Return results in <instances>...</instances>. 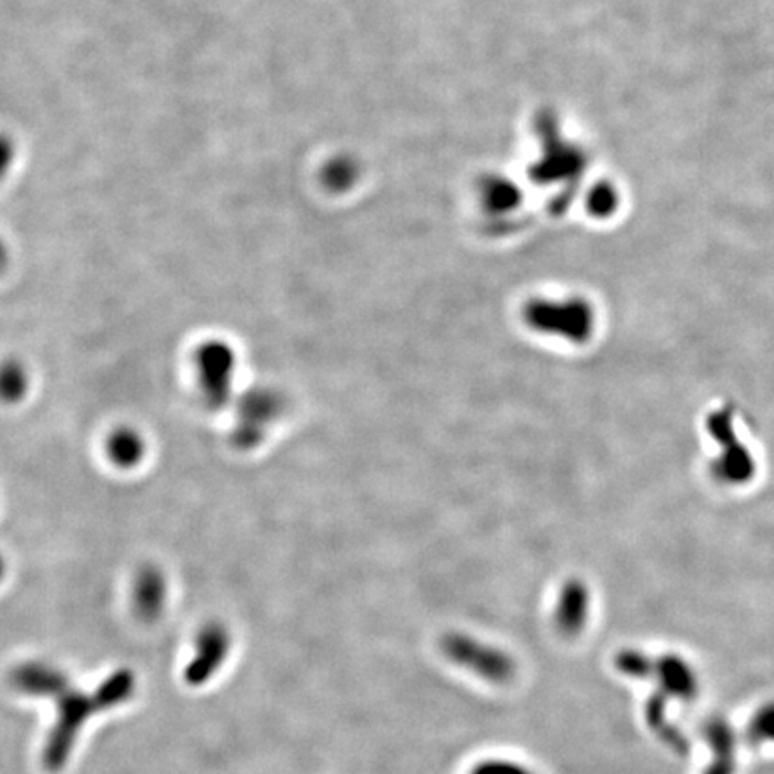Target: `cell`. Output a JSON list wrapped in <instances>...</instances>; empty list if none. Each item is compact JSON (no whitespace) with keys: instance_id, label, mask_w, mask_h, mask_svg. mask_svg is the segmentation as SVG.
<instances>
[{"instance_id":"4","label":"cell","mask_w":774,"mask_h":774,"mask_svg":"<svg viewBox=\"0 0 774 774\" xmlns=\"http://www.w3.org/2000/svg\"><path fill=\"white\" fill-rule=\"evenodd\" d=\"M708 433L721 443V454L713 459V476L732 486L748 485L756 474V462L750 448L736 442L733 416L728 413L713 414L708 422Z\"/></svg>"},{"instance_id":"1","label":"cell","mask_w":774,"mask_h":774,"mask_svg":"<svg viewBox=\"0 0 774 774\" xmlns=\"http://www.w3.org/2000/svg\"><path fill=\"white\" fill-rule=\"evenodd\" d=\"M523 321L531 330L551 338L584 344L595 332V310L589 299L534 298L523 307Z\"/></svg>"},{"instance_id":"2","label":"cell","mask_w":774,"mask_h":774,"mask_svg":"<svg viewBox=\"0 0 774 774\" xmlns=\"http://www.w3.org/2000/svg\"><path fill=\"white\" fill-rule=\"evenodd\" d=\"M195 371L203 402L212 411H221L232 400L237 357L229 342L206 341L195 352Z\"/></svg>"},{"instance_id":"11","label":"cell","mask_w":774,"mask_h":774,"mask_svg":"<svg viewBox=\"0 0 774 774\" xmlns=\"http://www.w3.org/2000/svg\"><path fill=\"white\" fill-rule=\"evenodd\" d=\"M29 391V375L19 361L0 364V402L19 404Z\"/></svg>"},{"instance_id":"5","label":"cell","mask_w":774,"mask_h":774,"mask_svg":"<svg viewBox=\"0 0 774 774\" xmlns=\"http://www.w3.org/2000/svg\"><path fill=\"white\" fill-rule=\"evenodd\" d=\"M653 675H656L660 681L661 690L669 696L683 699V701H692L699 693V679L696 676V670L681 656H661L658 661H655Z\"/></svg>"},{"instance_id":"17","label":"cell","mask_w":774,"mask_h":774,"mask_svg":"<svg viewBox=\"0 0 774 774\" xmlns=\"http://www.w3.org/2000/svg\"><path fill=\"white\" fill-rule=\"evenodd\" d=\"M2 574H4V561L0 558V580H2Z\"/></svg>"},{"instance_id":"8","label":"cell","mask_w":774,"mask_h":774,"mask_svg":"<svg viewBox=\"0 0 774 774\" xmlns=\"http://www.w3.org/2000/svg\"><path fill=\"white\" fill-rule=\"evenodd\" d=\"M163 598H166V580L162 572L155 566H146L138 574L137 584H135L138 612L142 613L144 617L157 615L163 606Z\"/></svg>"},{"instance_id":"10","label":"cell","mask_w":774,"mask_h":774,"mask_svg":"<svg viewBox=\"0 0 774 774\" xmlns=\"http://www.w3.org/2000/svg\"><path fill=\"white\" fill-rule=\"evenodd\" d=\"M647 722L661 736V741L666 742L667 746L672 748L678 753H687L690 750L689 741L685 739L683 733H679L675 727H670L667 722L664 696H655V698L649 699Z\"/></svg>"},{"instance_id":"12","label":"cell","mask_w":774,"mask_h":774,"mask_svg":"<svg viewBox=\"0 0 774 774\" xmlns=\"http://www.w3.org/2000/svg\"><path fill=\"white\" fill-rule=\"evenodd\" d=\"M584 609H586V590L577 581L566 584L563 597H561V624L566 629L580 626L583 623Z\"/></svg>"},{"instance_id":"15","label":"cell","mask_w":774,"mask_h":774,"mask_svg":"<svg viewBox=\"0 0 774 774\" xmlns=\"http://www.w3.org/2000/svg\"><path fill=\"white\" fill-rule=\"evenodd\" d=\"M503 770H506V765H502V771ZM479 774H528V773H522V771L518 770V767H517V770H515V767H509L508 773H506V771H503V773H500V767H499V770L495 771V770H491V767H488V765H486L485 771H483V773H479Z\"/></svg>"},{"instance_id":"14","label":"cell","mask_w":774,"mask_h":774,"mask_svg":"<svg viewBox=\"0 0 774 774\" xmlns=\"http://www.w3.org/2000/svg\"><path fill=\"white\" fill-rule=\"evenodd\" d=\"M618 667L627 676H637V678H647L655 672V661L637 651H627L618 656Z\"/></svg>"},{"instance_id":"9","label":"cell","mask_w":774,"mask_h":774,"mask_svg":"<svg viewBox=\"0 0 774 774\" xmlns=\"http://www.w3.org/2000/svg\"><path fill=\"white\" fill-rule=\"evenodd\" d=\"M201 653L195 658L194 666L189 669V678L203 681L209 678L210 670L218 667L226 653V637L221 629H206L200 642Z\"/></svg>"},{"instance_id":"7","label":"cell","mask_w":774,"mask_h":774,"mask_svg":"<svg viewBox=\"0 0 774 774\" xmlns=\"http://www.w3.org/2000/svg\"><path fill=\"white\" fill-rule=\"evenodd\" d=\"M109 459L120 468H135L146 456L144 437L131 427L115 428L106 443Z\"/></svg>"},{"instance_id":"16","label":"cell","mask_w":774,"mask_h":774,"mask_svg":"<svg viewBox=\"0 0 774 774\" xmlns=\"http://www.w3.org/2000/svg\"><path fill=\"white\" fill-rule=\"evenodd\" d=\"M4 264H6V250H4V246H2V244H0V269H2V267H4Z\"/></svg>"},{"instance_id":"6","label":"cell","mask_w":774,"mask_h":774,"mask_svg":"<svg viewBox=\"0 0 774 774\" xmlns=\"http://www.w3.org/2000/svg\"><path fill=\"white\" fill-rule=\"evenodd\" d=\"M707 739L713 751L712 764L708 765L704 774L735 773V735L727 721L713 719L708 722Z\"/></svg>"},{"instance_id":"3","label":"cell","mask_w":774,"mask_h":774,"mask_svg":"<svg viewBox=\"0 0 774 774\" xmlns=\"http://www.w3.org/2000/svg\"><path fill=\"white\" fill-rule=\"evenodd\" d=\"M284 402L280 394L269 388H255L241 396L232 442L241 450L258 447L267 431L280 418Z\"/></svg>"},{"instance_id":"13","label":"cell","mask_w":774,"mask_h":774,"mask_svg":"<svg viewBox=\"0 0 774 774\" xmlns=\"http://www.w3.org/2000/svg\"><path fill=\"white\" fill-rule=\"evenodd\" d=\"M748 739L755 746L774 742V701L765 703L753 713L748 727Z\"/></svg>"}]
</instances>
